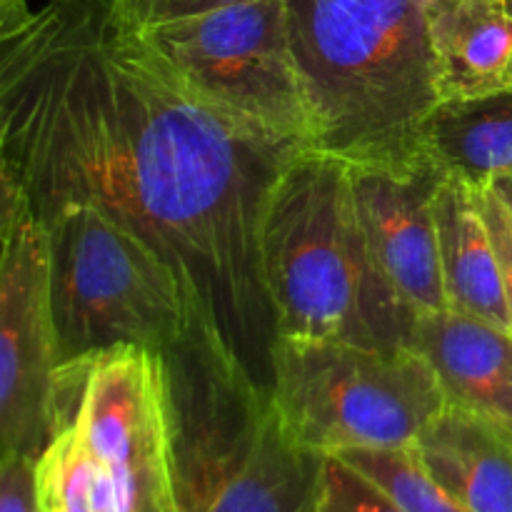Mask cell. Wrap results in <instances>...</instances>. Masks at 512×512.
Masks as SVG:
<instances>
[{"mask_svg":"<svg viewBox=\"0 0 512 512\" xmlns=\"http://www.w3.org/2000/svg\"><path fill=\"white\" fill-rule=\"evenodd\" d=\"M298 153L195 95L113 0H0V170L38 220L93 205L148 240L205 343L268 390L260 233Z\"/></svg>","mask_w":512,"mask_h":512,"instance_id":"cell-1","label":"cell"},{"mask_svg":"<svg viewBox=\"0 0 512 512\" xmlns=\"http://www.w3.org/2000/svg\"><path fill=\"white\" fill-rule=\"evenodd\" d=\"M313 150L350 165L408 158L440 90L423 0H285Z\"/></svg>","mask_w":512,"mask_h":512,"instance_id":"cell-2","label":"cell"},{"mask_svg":"<svg viewBox=\"0 0 512 512\" xmlns=\"http://www.w3.org/2000/svg\"><path fill=\"white\" fill-rule=\"evenodd\" d=\"M260 273L278 338L410 348L420 315L370 250L345 160L303 150L285 165L265 210Z\"/></svg>","mask_w":512,"mask_h":512,"instance_id":"cell-3","label":"cell"},{"mask_svg":"<svg viewBox=\"0 0 512 512\" xmlns=\"http://www.w3.org/2000/svg\"><path fill=\"white\" fill-rule=\"evenodd\" d=\"M165 363L180 512H320L328 455L290 435L268 388L203 338Z\"/></svg>","mask_w":512,"mask_h":512,"instance_id":"cell-4","label":"cell"},{"mask_svg":"<svg viewBox=\"0 0 512 512\" xmlns=\"http://www.w3.org/2000/svg\"><path fill=\"white\" fill-rule=\"evenodd\" d=\"M43 225L60 373L118 348L168 355L203 338L178 270L128 225L93 205L60 208Z\"/></svg>","mask_w":512,"mask_h":512,"instance_id":"cell-5","label":"cell"},{"mask_svg":"<svg viewBox=\"0 0 512 512\" xmlns=\"http://www.w3.org/2000/svg\"><path fill=\"white\" fill-rule=\"evenodd\" d=\"M270 395L303 448H413L448 408L428 360L413 348L275 338Z\"/></svg>","mask_w":512,"mask_h":512,"instance_id":"cell-6","label":"cell"},{"mask_svg":"<svg viewBox=\"0 0 512 512\" xmlns=\"http://www.w3.org/2000/svg\"><path fill=\"white\" fill-rule=\"evenodd\" d=\"M138 33L195 95L263 135L313 150L285 0H250Z\"/></svg>","mask_w":512,"mask_h":512,"instance_id":"cell-7","label":"cell"},{"mask_svg":"<svg viewBox=\"0 0 512 512\" xmlns=\"http://www.w3.org/2000/svg\"><path fill=\"white\" fill-rule=\"evenodd\" d=\"M70 423L88 455L95 512H180L163 353L98 355L80 375Z\"/></svg>","mask_w":512,"mask_h":512,"instance_id":"cell-8","label":"cell"},{"mask_svg":"<svg viewBox=\"0 0 512 512\" xmlns=\"http://www.w3.org/2000/svg\"><path fill=\"white\" fill-rule=\"evenodd\" d=\"M0 440L40 460L60 420V355L50 300V245L23 188L0 170Z\"/></svg>","mask_w":512,"mask_h":512,"instance_id":"cell-9","label":"cell"},{"mask_svg":"<svg viewBox=\"0 0 512 512\" xmlns=\"http://www.w3.org/2000/svg\"><path fill=\"white\" fill-rule=\"evenodd\" d=\"M445 178L448 173L425 150L408 158L350 165L370 250L385 278L418 315L448 308L435 225V195Z\"/></svg>","mask_w":512,"mask_h":512,"instance_id":"cell-10","label":"cell"},{"mask_svg":"<svg viewBox=\"0 0 512 512\" xmlns=\"http://www.w3.org/2000/svg\"><path fill=\"white\" fill-rule=\"evenodd\" d=\"M410 348L428 360L448 405L512 438V330L445 308L420 315Z\"/></svg>","mask_w":512,"mask_h":512,"instance_id":"cell-11","label":"cell"},{"mask_svg":"<svg viewBox=\"0 0 512 512\" xmlns=\"http://www.w3.org/2000/svg\"><path fill=\"white\" fill-rule=\"evenodd\" d=\"M440 100L475 98L510 85V0H423Z\"/></svg>","mask_w":512,"mask_h":512,"instance_id":"cell-12","label":"cell"},{"mask_svg":"<svg viewBox=\"0 0 512 512\" xmlns=\"http://www.w3.org/2000/svg\"><path fill=\"white\" fill-rule=\"evenodd\" d=\"M413 453L468 512H512V438L495 425L448 405Z\"/></svg>","mask_w":512,"mask_h":512,"instance_id":"cell-13","label":"cell"},{"mask_svg":"<svg viewBox=\"0 0 512 512\" xmlns=\"http://www.w3.org/2000/svg\"><path fill=\"white\" fill-rule=\"evenodd\" d=\"M435 225L448 308L512 330L503 270L478 190L448 175L435 195Z\"/></svg>","mask_w":512,"mask_h":512,"instance_id":"cell-14","label":"cell"},{"mask_svg":"<svg viewBox=\"0 0 512 512\" xmlns=\"http://www.w3.org/2000/svg\"><path fill=\"white\" fill-rule=\"evenodd\" d=\"M423 150L470 188L512 178V85L440 100L423 128Z\"/></svg>","mask_w":512,"mask_h":512,"instance_id":"cell-15","label":"cell"},{"mask_svg":"<svg viewBox=\"0 0 512 512\" xmlns=\"http://www.w3.org/2000/svg\"><path fill=\"white\" fill-rule=\"evenodd\" d=\"M330 458L365 475L405 512H468L423 468L413 448H353Z\"/></svg>","mask_w":512,"mask_h":512,"instance_id":"cell-16","label":"cell"},{"mask_svg":"<svg viewBox=\"0 0 512 512\" xmlns=\"http://www.w3.org/2000/svg\"><path fill=\"white\" fill-rule=\"evenodd\" d=\"M40 512H95L90 465L75 423L60 428L38 460Z\"/></svg>","mask_w":512,"mask_h":512,"instance_id":"cell-17","label":"cell"},{"mask_svg":"<svg viewBox=\"0 0 512 512\" xmlns=\"http://www.w3.org/2000/svg\"><path fill=\"white\" fill-rule=\"evenodd\" d=\"M320 512H405L365 475L328 455V475Z\"/></svg>","mask_w":512,"mask_h":512,"instance_id":"cell-18","label":"cell"},{"mask_svg":"<svg viewBox=\"0 0 512 512\" xmlns=\"http://www.w3.org/2000/svg\"><path fill=\"white\" fill-rule=\"evenodd\" d=\"M115 10L130 28H153V25L173 23V20L195 18L213 13L230 5L250 3V0H113Z\"/></svg>","mask_w":512,"mask_h":512,"instance_id":"cell-19","label":"cell"},{"mask_svg":"<svg viewBox=\"0 0 512 512\" xmlns=\"http://www.w3.org/2000/svg\"><path fill=\"white\" fill-rule=\"evenodd\" d=\"M0 512H40L38 460L3 453L0 460Z\"/></svg>","mask_w":512,"mask_h":512,"instance_id":"cell-20","label":"cell"},{"mask_svg":"<svg viewBox=\"0 0 512 512\" xmlns=\"http://www.w3.org/2000/svg\"><path fill=\"white\" fill-rule=\"evenodd\" d=\"M478 190L480 208H483L485 223H488L490 235H493L495 250H498L500 270H503V285H505V300H508L510 323H512V210L508 208L498 190L493 185H485Z\"/></svg>","mask_w":512,"mask_h":512,"instance_id":"cell-21","label":"cell"},{"mask_svg":"<svg viewBox=\"0 0 512 512\" xmlns=\"http://www.w3.org/2000/svg\"><path fill=\"white\" fill-rule=\"evenodd\" d=\"M493 188L498 190L500 198H503L505 203H508V208L512 210V178H503V180H498V183H493Z\"/></svg>","mask_w":512,"mask_h":512,"instance_id":"cell-22","label":"cell"},{"mask_svg":"<svg viewBox=\"0 0 512 512\" xmlns=\"http://www.w3.org/2000/svg\"><path fill=\"white\" fill-rule=\"evenodd\" d=\"M510 10H512V0H510ZM510 85H512V73H510Z\"/></svg>","mask_w":512,"mask_h":512,"instance_id":"cell-23","label":"cell"}]
</instances>
